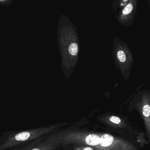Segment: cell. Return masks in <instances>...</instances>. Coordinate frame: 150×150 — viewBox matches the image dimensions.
Segmentation results:
<instances>
[{
    "mask_svg": "<svg viewBox=\"0 0 150 150\" xmlns=\"http://www.w3.org/2000/svg\"><path fill=\"white\" fill-rule=\"evenodd\" d=\"M57 33L61 68L65 78L68 79L73 75L78 62L80 52L79 38L76 27L66 15L60 16Z\"/></svg>",
    "mask_w": 150,
    "mask_h": 150,
    "instance_id": "obj_1",
    "label": "cell"
},
{
    "mask_svg": "<svg viewBox=\"0 0 150 150\" xmlns=\"http://www.w3.org/2000/svg\"><path fill=\"white\" fill-rule=\"evenodd\" d=\"M64 146L77 144L87 146L95 150H134V146L125 140L104 133H91L81 130H69L62 133Z\"/></svg>",
    "mask_w": 150,
    "mask_h": 150,
    "instance_id": "obj_2",
    "label": "cell"
},
{
    "mask_svg": "<svg viewBox=\"0 0 150 150\" xmlns=\"http://www.w3.org/2000/svg\"><path fill=\"white\" fill-rule=\"evenodd\" d=\"M112 54L116 68L123 79L128 80L134 63V57L128 45L119 38H115Z\"/></svg>",
    "mask_w": 150,
    "mask_h": 150,
    "instance_id": "obj_3",
    "label": "cell"
},
{
    "mask_svg": "<svg viewBox=\"0 0 150 150\" xmlns=\"http://www.w3.org/2000/svg\"><path fill=\"white\" fill-rule=\"evenodd\" d=\"M64 125V124H58L12 134L9 136L7 140L0 146V150H3L11 148L28 141L37 139L43 135L49 133Z\"/></svg>",
    "mask_w": 150,
    "mask_h": 150,
    "instance_id": "obj_4",
    "label": "cell"
},
{
    "mask_svg": "<svg viewBox=\"0 0 150 150\" xmlns=\"http://www.w3.org/2000/svg\"><path fill=\"white\" fill-rule=\"evenodd\" d=\"M129 109L139 112L143 118L147 129L150 131V90H143L137 93L129 102Z\"/></svg>",
    "mask_w": 150,
    "mask_h": 150,
    "instance_id": "obj_5",
    "label": "cell"
},
{
    "mask_svg": "<svg viewBox=\"0 0 150 150\" xmlns=\"http://www.w3.org/2000/svg\"><path fill=\"white\" fill-rule=\"evenodd\" d=\"M138 0H129L120 10L116 19L118 23L123 26H129L133 24L137 11Z\"/></svg>",
    "mask_w": 150,
    "mask_h": 150,
    "instance_id": "obj_6",
    "label": "cell"
},
{
    "mask_svg": "<svg viewBox=\"0 0 150 150\" xmlns=\"http://www.w3.org/2000/svg\"><path fill=\"white\" fill-rule=\"evenodd\" d=\"M62 133L53 134L45 142L30 150H54L62 144Z\"/></svg>",
    "mask_w": 150,
    "mask_h": 150,
    "instance_id": "obj_7",
    "label": "cell"
},
{
    "mask_svg": "<svg viewBox=\"0 0 150 150\" xmlns=\"http://www.w3.org/2000/svg\"><path fill=\"white\" fill-rule=\"evenodd\" d=\"M98 120L111 127H121L125 125L122 118L112 114H105L98 117Z\"/></svg>",
    "mask_w": 150,
    "mask_h": 150,
    "instance_id": "obj_8",
    "label": "cell"
},
{
    "mask_svg": "<svg viewBox=\"0 0 150 150\" xmlns=\"http://www.w3.org/2000/svg\"><path fill=\"white\" fill-rule=\"evenodd\" d=\"M112 1L113 9L114 10L117 11V10L122 8L129 0H112Z\"/></svg>",
    "mask_w": 150,
    "mask_h": 150,
    "instance_id": "obj_9",
    "label": "cell"
},
{
    "mask_svg": "<svg viewBox=\"0 0 150 150\" xmlns=\"http://www.w3.org/2000/svg\"><path fill=\"white\" fill-rule=\"evenodd\" d=\"M74 150H95L94 148L91 147L87 146H78L75 148Z\"/></svg>",
    "mask_w": 150,
    "mask_h": 150,
    "instance_id": "obj_10",
    "label": "cell"
},
{
    "mask_svg": "<svg viewBox=\"0 0 150 150\" xmlns=\"http://www.w3.org/2000/svg\"><path fill=\"white\" fill-rule=\"evenodd\" d=\"M13 0H0V5L8 6L11 5Z\"/></svg>",
    "mask_w": 150,
    "mask_h": 150,
    "instance_id": "obj_11",
    "label": "cell"
},
{
    "mask_svg": "<svg viewBox=\"0 0 150 150\" xmlns=\"http://www.w3.org/2000/svg\"><path fill=\"white\" fill-rule=\"evenodd\" d=\"M148 1H149V4L150 8V0H148Z\"/></svg>",
    "mask_w": 150,
    "mask_h": 150,
    "instance_id": "obj_12",
    "label": "cell"
}]
</instances>
